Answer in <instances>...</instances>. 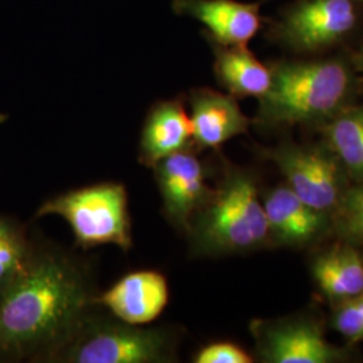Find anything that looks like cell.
I'll return each instance as SVG.
<instances>
[{
	"instance_id": "6da1fadb",
	"label": "cell",
	"mask_w": 363,
	"mask_h": 363,
	"mask_svg": "<svg viewBox=\"0 0 363 363\" xmlns=\"http://www.w3.org/2000/svg\"><path fill=\"white\" fill-rule=\"evenodd\" d=\"M94 296L74 261L35 249L0 294V362L52 361L88 319Z\"/></svg>"
},
{
	"instance_id": "7a4b0ae2",
	"label": "cell",
	"mask_w": 363,
	"mask_h": 363,
	"mask_svg": "<svg viewBox=\"0 0 363 363\" xmlns=\"http://www.w3.org/2000/svg\"><path fill=\"white\" fill-rule=\"evenodd\" d=\"M189 232L201 255L244 253L262 247L269 226L253 178L232 169L190 223Z\"/></svg>"
},
{
	"instance_id": "3957f363",
	"label": "cell",
	"mask_w": 363,
	"mask_h": 363,
	"mask_svg": "<svg viewBox=\"0 0 363 363\" xmlns=\"http://www.w3.org/2000/svg\"><path fill=\"white\" fill-rule=\"evenodd\" d=\"M271 73V86L259 99V120L265 124L334 117L350 93V72L340 61L286 62L274 66Z\"/></svg>"
},
{
	"instance_id": "277c9868",
	"label": "cell",
	"mask_w": 363,
	"mask_h": 363,
	"mask_svg": "<svg viewBox=\"0 0 363 363\" xmlns=\"http://www.w3.org/2000/svg\"><path fill=\"white\" fill-rule=\"evenodd\" d=\"M60 216L70 225L82 247L132 245L128 196L118 183H99L46 201L35 217Z\"/></svg>"
},
{
	"instance_id": "5b68a950",
	"label": "cell",
	"mask_w": 363,
	"mask_h": 363,
	"mask_svg": "<svg viewBox=\"0 0 363 363\" xmlns=\"http://www.w3.org/2000/svg\"><path fill=\"white\" fill-rule=\"evenodd\" d=\"M175 352V337L166 328H143L121 320L86 319L52 361L70 363H166Z\"/></svg>"
},
{
	"instance_id": "8992f818",
	"label": "cell",
	"mask_w": 363,
	"mask_h": 363,
	"mask_svg": "<svg viewBox=\"0 0 363 363\" xmlns=\"http://www.w3.org/2000/svg\"><path fill=\"white\" fill-rule=\"evenodd\" d=\"M358 15L351 0H298L277 26L279 37L300 52H318L347 37Z\"/></svg>"
},
{
	"instance_id": "52a82bcc",
	"label": "cell",
	"mask_w": 363,
	"mask_h": 363,
	"mask_svg": "<svg viewBox=\"0 0 363 363\" xmlns=\"http://www.w3.org/2000/svg\"><path fill=\"white\" fill-rule=\"evenodd\" d=\"M291 189L308 206L319 211L337 208L342 181L337 160L320 148L283 147L269 152Z\"/></svg>"
},
{
	"instance_id": "ba28073f",
	"label": "cell",
	"mask_w": 363,
	"mask_h": 363,
	"mask_svg": "<svg viewBox=\"0 0 363 363\" xmlns=\"http://www.w3.org/2000/svg\"><path fill=\"white\" fill-rule=\"evenodd\" d=\"M152 169L166 218L174 226L189 230L195 214L213 194L203 164L189 148L164 157Z\"/></svg>"
},
{
	"instance_id": "9c48e42d",
	"label": "cell",
	"mask_w": 363,
	"mask_h": 363,
	"mask_svg": "<svg viewBox=\"0 0 363 363\" xmlns=\"http://www.w3.org/2000/svg\"><path fill=\"white\" fill-rule=\"evenodd\" d=\"M252 333L265 362L331 363L343 359V352L330 345L311 320H256L252 323Z\"/></svg>"
},
{
	"instance_id": "30bf717a",
	"label": "cell",
	"mask_w": 363,
	"mask_h": 363,
	"mask_svg": "<svg viewBox=\"0 0 363 363\" xmlns=\"http://www.w3.org/2000/svg\"><path fill=\"white\" fill-rule=\"evenodd\" d=\"M169 284L157 271H136L96 295L93 301L108 308L118 320L133 325L152 323L169 303Z\"/></svg>"
},
{
	"instance_id": "8fae6325",
	"label": "cell",
	"mask_w": 363,
	"mask_h": 363,
	"mask_svg": "<svg viewBox=\"0 0 363 363\" xmlns=\"http://www.w3.org/2000/svg\"><path fill=\"white\" fill-rule=\"evenodd\" d=\"M172 10L198 19L222 46H247L261 25L259 4L237 0H174Z\"/></svg>"
},
{
	"instance_id": "7c38bea8",
	"label": "cell",
	"mask_w": 363,
	"mask_h": 363,
	"mask_svg": "<svg viewBox=\"0 0 363 363\" xmlns=\"http://www.w3.org/2000/svg\"><path fill=\"white\" fill-rule=\"evenodd\" d=\"M193 143L201 150H216L228 140L242 135L247 118L233 96L210 89H195L190 94Z\"/></svg>"
},
{
	"instance_id": "4fadbf2b",
	"label": "cell",
	"mask_w": 363,
	"mask_h": 363,
	"mask_svg": "<svg viewBox=\"0 0 363 363\" xmlns=\"http://www.w3.org/2000/svg\"><path fill=\"white\" fill-rule=\"evenodd\" d=\"M193 144V124L181 99L159 101L145 117L139 159L154 167L164 157L189 150Z\"/></svg>"
},
{
	"instance_id": "5bb4252c",
	"label": "cell",
	"mask_w": 363,
	"mask_h": 363,
	"mask_svg": "<svg viewBox=\"0 0 363 363\" xmlns=\"http://www.w3.org/2000/svg\"><path fill=\"white\" fill-rule=\"evenodd\" d=\"M264 210L269 237L288 245H301L315 240L327 226L325 213L304 203L288 187L274 189L265 196Z\"/></svg>"
},
{
	"instance_id": "9a60e30c",
	"label": "cell",
	"mask_w": 363,
	"mask_h": 363,
	"mask_svg": "<svg viewBox=\"0 0 363 363\" xmlns=\"http://www.w3.org/2000/svg\"><path fill=\"white\" fill-rule=\"evenodd\" d=\"M214 70L220 85L233 97L261 99L271 86V69L262 65L247 46L214 45Z\"/></svg>"
},
{
	"instance_id": "2e32d148",
	"label": "cell",
	"mask_w": 363,
	"mask_h": 363,
	"mask_svg": "<svg viewBox=\"0 0 363 363\" xmlns=\"http://www.w3.org/2000/svg\"><path fill=\"white\" fill-rule=\"evenodd\" d=\"M313 277L327 298L345 301L363 292V257L350 247H337L318 257Z\"/></svg>"
},
{
	"instance_id": "e0dca14e",
	"label": "cell",
	"mask_w": 363,
	"mask_h": 363,
	"mask_svg": "<svg viewBox=\"0 0 363 363\" xmlns=\"http://www.w3.org/2000/svg\"><path fill=\"white\" fill-rule=\"evenodd\" d=\"M330 150L363 181V105L337 113L325 128Z\"/></svg>"
},
{
	"instance_id": "ac0fdd59",
	"label": "cell",
	"mask_w": 363,
	"mask_h": 363,
	"mask_svg": "<svg viewBox=\"0 0 363 363\" xmlns=\"http://www.w3.org/2000/svg\"><path fill=\"white\" fill-rule=\"evenodd\" d=\"M35 249L18 220L0 216V294L26 268Z\"/></svg>"
},
{
	"instance_id": "d6986e66",
	"label": "cell",
	"mask_w": 363,
	"mask_h": 363,
	"mask_svg": "<svg viewBox=\"0 0 363 363\" xmlns=\"http://www.w3.org/2000/svg\"><path fill=\"white\" fill-rule=\"evenodd\" d=\"M337 210V230L354 242H363V182L343 193Z\"/></svg>"
},
{
	"instance_id": "ffe728a7",
	"label": "cell",
	"mask_w": 363,
	"mask_h": 363,
	"mask_svg": "<svg viewBox=\"0 0 363 363\" xmlns=\"http://www.w3.org/2000/svg\"><path fill=\"white\" fill-rule=\"evenodd\" d=\"M334 325L350 342H362L363 292L355 298L342 301L334 318Z\"/></svg>"
},
{
	"instance_id": "44dd1931",
	"label": "cell",
	"mask_w": 363,
	"mask_h": 363,
	"mask_svg": "<svg viewBox=\"0 0 363 363\" xmlns=\"http://www.w3.org/2000/svg\"><path fill=\"white\" fill-rule=\"evenodd\" d=\"M196 363H250L253 358L230 342H217L205 346L194 357Z\"/></svg>"
},
{
	"instance_id": "7402d4cb",
	"label": "cell",
	"mask_w": 363,
	"mask_h": 363,
	"mask_svg": "<svg viewBox=\"0 0 363 363\" xmlns=\"http://www.w3.org/2000/svg\"><path fill=\"white\" fill-rule=\"evenodd\" d=\"M361 65H362V69H363V52H362V62H361Z\"/></svg>"
}]
</instances>
